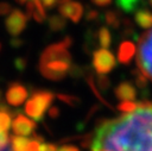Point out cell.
Returning a JSON list of instances; mask_svg holds the SVG:
<instances>
[{"label":"cell","instance_id":"obj_1","mask_svg":"<svg viewBox=\"0 0 152 151\" xmlns=\"http://www.w3.org/2000/svg\"><path fill=\"white\" fill-rule=\"evenodd\" d=\"M137 103L134 112L106 120L96 128L91 151H152V102Z\"/></svg>","mask_w":152,"mask_h":151},{"label":"cell","instance_id":"obj_2","mask_svg":"<svg viewBox=\"0 0 152 151\" xmlns=\"http://www.w3.org/2000/svg\"><path fill=\"white\" fill-rule=\"evenodd\" d=\"M55 97L56 94L50 90H34L25 103V113L34 121H42Z\"/></svg>","mask_w":152,"mask_h":151},{"label":"cell","instance_id":"obj_3","mask_svg":"<svg viewBox=\"0 0 152 151\" xmlns=\"http://www.w3.org/2000/svg\"><path fill=\"white\" fill-rule=\"evenodd\" d=\"M137 65L146 78L152 81V29L144 32L138 39Z\"/></svg>","mask_w":152,"mask_h":151},{"label":"cell","instance_id":"obj_4","mask_svg":"<svg viewBox=\"0 0 152 151\" xmlns=\"http://www.w3.org/2000/svg\"><path fill=\"white\" fill-rule=\"evenodd\" d=\"M71 61H64V59H55L49 61L45 63H39V73L50 81H61L63 80L66 74L70 71L71 68Z\"/></svg>","mask_w":152,"mask_h":151},{"label":"cell","instance_id":"obj_5","mask_svg":"<svg viewBox=\"0 0 152 151\" xmlns=\"http://www.w3.org/2000/svg\"><path fill=\"white\" fill-rule=\"evenodd\" d=\"M93 67L97 74H108L116 67L114 55L108 49H97L93 54Z\"/></svg>","mask_w":152,"mask_h":151},{"label":"cell","instance_id":"obj_6","mask_svg":"<svg viewBox=\"0 0 152 151\" xmlns=\"http://www.w3.org/2000/svg\"><path fill=\"white\" fill-rule=\"evenodd\" d=\"M27 15L20 10H12L8 13V17L5 19L6 31L12 37H18L27 25Z\"/></svg>","mask_w":152,"mask_h":151},{"label":"cell","instance_id":"obj_7","mask_svg":"<svg viewBox=\"0 0 152 151\" xmlns=\"http://www.w3.org/2000/svg\"><path fill=\"white\" fill-rule=\"evenodd\" d=\"M58 11L61 15L70 19L72 23H78L83 15V5L74 0H59Z\"/></svg>","mask_w":152,"mask_h":151},{"label":"cell","instance_id":"obj_8","mask_svg":"<svg viewBox=\"0 0 152 151\" xmlns=\"http://www.w3.org/2000/svg\"><path fill=\"white\" fill-rule=\"evenodd\" d=\"M28 96L27 88L20 82H11L6 90V101L13 107L20 106Z\"/></svg>","mask_w":152,"mask_h":151},{"label":"cell","instance_id":"obj_9","mask_svg":"<svg viewBox=\"0 0 152 151\" xmlns=\"http://www.w3.org/2000/svg\"><path fill=\"white\" fill-rule=\"evenodd\" d=\"M36 121L31 120L28 118H26L25 115H23L21 113H18L15 115V118L12 121V131L15 136H23V137H27L31 136L36 128Z\"/></svg>","mask_w":152,"mask_h":151},{"label":"cell","instance_id":"obj_10","mask_svg":"<svg viewBox=\"0 0 152 151\" xmlns=\"http://www.w3.org/2000/svg\"><path fill=\"white\" fill-rule=\"evenodd\" d=\"M115 96L121 101H133L137 99L138 93L135 86L129 81H122L114 88Z\"/></svg>","mask_w":152,"mask_h":151},{"label":"cell","instance_id":"obj_11","mask_svg":"<svg viewBox=\"0 0 152 151\" xmlns=\"http://www.w3.org/2000/svg\"><path fill=\"white\" fill-rule=\"evenodd\" d=\"M44 8L45 7L43 6V4L39 0L28 1L26 4V15H27V18H31L32 17L37 23L42 24V23H44L48 19Z\"/></svg>","mask_w":152,"mask_h":151},{"label":"cell","instance_id":"obj_12","mask_svg":"<svg viewBox=\"0 0 152 151\" xmlns=\"http://www.w3.org/2000/svg\"><path fill=\"white\" fill-rule=\"evenodd\" d=\"M135 52H137V49L134 43L131 40H124L120 43L118 49V59L121 64H129Z\"/></svg>","mask_w":152,"mask_h":151},{"label":"cell","instance_id":"obj_13","mask_svg":"<svg viewBox=\"0 0 152 151\" xmlns=\"http://www.w3.org/2000/svg\"><path fill=\"white\" fill-rule=\"evenodd\" d=\"M134 21L141 29H152V12L147 8H139L134 12Z\"/></svg>","mask_w":152,"mask_h":151},{"label":"cell","instance_id":"obj_14","mask_svg":"<svg viewBox=\"0 0 152 151\" xmlns=\"http://www.w3.org/2000/svg\"><path fill=\"white\" fill-rule=\"evenodd\" d=\"M102 17H103L104 23L108 26H110L113 29H120L121 21H122V17H121L120 12H118L116 10H107Z\"/></svg>","mask_w":152,"mask_h":151},{"label":"cell","instance_id":"obj_15","mask_svg":"<svg viewBox=\"0 0 152 151\" xmlns=\"http://www.w3.org/2000/svg\"><path fill=\"white\" fill-rule=\"evenodd\" d=\"M115 2L120 11L126 13H133L144 5V0H115Z\"/></svg>","mask_w":152,"mask_h":151},{"label":"cell","instance_id":"obj_16","mask_svg":"<svg viewBox=\"0 0 152 151\" xmlns=\"http://www.w3.org/2000/svg\"><path fill=\"white\" fill-rule=\"evenodd\" d=\"M48 26L52 32H59L63 31L66 27V18H64L63 15H57L53 14L51 17H49L48 19Z\"/></svg>","mask_w":152,"mask_h":151},{"label":"cell","instance_id":"obj_17","mask_svg":"<svg viewBox=\"0 0 152 151\" xmlns=\"http://www.w3.org/2000/svg\"><path fill=\"white\" fill-rule=\"evenodd\" d=\"M8 106L0 105V130L2 132H7L12 125V115Z\"/></svg>","mask_w":152,"mask_h":151},{"label":"cell","instance_id":"obj_18","mask_svg":"<svg viewBox=\"0 0 152 151\" xmlns=\"http://www.w3.org/2000/svg\"><path fill=\"white\" fill-rule=\"evenodd\" d=\"M96 38L99 44L104 49L109 48L112 44V33L106 26H102L99 29V31L96 32Z\"/></svg>","mask_w":152,"mask_h":151},{"label":"cell","instance_id":"obj_19","mask_svg":"<svg viewBox=\"0 0 152 151\" xmlns=\"http://www.w3.org/2000/svg\"><path fill=\"white\" fill-rule=\"evenodd\" d=\"M11 141V150L10 151H27V143L28 139L23 136H12L10 138Z\"/></svg>","mask_w":152,"mask_h":151},{"label":"cell","instance_id":"obj_20","mask_svg":"<svg viewBox=\"0 0 152 151\" xmlns=\"http://www.w3.org/2000/svg\"><path fill=\"white\" fill-rule=\"evenodd\" d=\"M132 75L134 76V86L138 87L141 92H146L147 90V78L146 76L139 70V69H134L132 70Z\"/></svg>","mask_w":152,"mask_h":151},{"label":"cell","instance_id":"obj_21","mask_svg":"<svg viewBox=\"0 0 152 151\" xmlns=\"http://www.w3.org/2000/svg\"><path fill=\"white\" fill-rule=\"evenodd\" d=\"M31 136L32 138L28 139L27 143V151H42V145L44 143L43 137L38 136L37 133H32Z\"/></svg>","mask_w":152,"mask_h":151},{"label":"cell","instance_id":"obj_22","mask_svg":"<svg viewBox=\"0 0 152 151\" xmlns=\"http://www.w3.org/2000/svg\"><path fill=\"white\" fill-rule=\"evenodd\" d=\"M56 97H57L58 100H61L62 102L68 103V105L71 106V107H78V106L81 105L80 97H77V96H75V95H69V94L58 93V94H56Z\"/></svg>","mask_w":152,"mask_h":151},{"label":"cell","instance_id":"obj_23","mask_svg":"<svg viewBox=\"0 0 152 151\" xmlns=\"http://www.w3.org/2000/svg\"><path fill=\"white\" fill-rule=\"evenodd\" d=\"M95 78V84H96V87H99L100 88V90H102V92H107L108 89H109V87H110V80H109V77H107L104 74H99L96 77H94ZM97 88V89H99Z\"/></svg>","mask_w":152,"mask_h":151},{"label":"cell","instance_id":"obj_24","mask_svg":"<svg viewBox=\"0 0 152 151\" xmlns=\"http://www.w3.org/2000/svg\"><path fill=\"white\" fill-rule=\"evenodd\" d=\"M121 25H122V34L124 36H131V37L135 36V27H134L133 23L131 21V19L122 18Z\"/></svg>","mask_w":152,"mask_h":151},{"label":"cell","instance_id":"obj_25","mask_svg":"<svg viewBox=\"0 0 152 151\" xmlns=\"http://www.w3.org/2000/svg\"><path fill=\"white\" fill-rule=\"evenodd\" d=\"M138 108V103L133 101H121L118 105V109L124 113H132Z\"/></svg>","mask_w":152,"mask_h":151},{"label":"cell","instance_id":"obj_26","mask_svg":"<svg viewBox=\"0 0 152 151\" xmlns=\"http://www.w3.org/2000/svg\"><path fill=\"white\" fill-rule=\"evenodd\" d=\"M100 17H101V15H100L99 11L93 10V8H89V10L87 11V13H86V19H87V20H89V21L99 20V18H100Z\"/></svg>","mask_w":152,"mask_h":151},{"label":"cell","instance_id":"obj_27","mask_svg":"<svg viewBox=\"0 0 152 151\" xmlns=\"http://www.w3.org/2000/svg\"><path fill=\"white\" fill-rule=\"evenodd\" d=\"M10 138L11 137H8L7 132H1L0 133V151L5 150L7 147V145L10 143Z\"/></svg>","mask_w":152,"mask_h":151},{"label":"cell","instance_id":"obj_28","mask_svg":"<svg viewBox=\"0 0 152 151\" xmlns=\"http://www.w3.org/2000/svg\"><path fill=\"white\" fill-rule=\"evenodd\" d=\"M12 11V6L8 2L0 1V15H6Z\"/></svg>","mask_w":152,"mask_h":151},{"label":"cell","instance_id":"obj_29","mask_svg":"<svg viewBox=\"0 0 152 151\" xmlns=\"http://www.w3.org/2000/svg\"><path fill=\"white\" fill-rule=\"evenodd\" d=\"M26 64H27V62H26V59L25 58H17L15 61H14V65H15V68L18 69V70H20V71H23L25 68H26Z\"/></svg>","mask_w":152,"mask_h":151},{"label":"cell","instance_id":"obj_30","mask_svg":"<svg viewBox=\"0 0 152 151\" xmlns=\"http://www.w3.org/2000/svg\"><path fill=\"white\" fill-rule=\"evenodd\" d=\"M59 113H61V111H59V108H58L57 106H51V107L48 109V114H49V117H50L51 119L58 118V117H59Z\"/></svg>","mask_w":152,"mask_h":151},{"label":"cell","instance_id":"obj_31","mask_svg":"<svg viewBox=\"0 0 152 151\" xmlns=\"http://www.w3.org/2000/svg\"><path fill=\"white\" fill-rule=\"evenodd\" d=\"M58 2H59V0H43V6L45 7V8H48V10H51V8H53V7H56L57 5H58Z\"/></svg>","mask_w":152,"mask_h":151},{"label":"cell","instance_id":"obj_32","mask_svg":"<svg viewBox=\"0 0 152 151\" xmlns=\"http://www.w3.org/2000/svg\"><path fill=\"white\" fill-rule=\"evenodd\" d=\"M58 147L56 144L52 143H43L42 145V151H57Z\"/></svg>","mask_w":152,"mask_h":151},{"label":"cell","instance_id":"obj_33","mask_svg":"<svg viewBox=\"0 0 152 151\" xmlns=\"http://www.w3.org/2000/svg\"><path fill=\"white\" fill-rule=\"evenodd\" d=\"M57 151H80V149L75 145H62Z\"/></svg>","mask_w":152,"mask_h":151},{"label":"cell","instance_id":"obj_34","mask_svg":"<svg viewBox=\"0 0 152 151\" xmlns=\"http://www.w3.org/2000/svg\"><path fill=\"white\" fill-rule=\"evenodd\" d=\"M113 0H91L93 4H95L96 6H100V7H104V6H108L112 4Z\"/></svg>","mask_w":152,"mask_h":151},{"label":"cell","instance_id":"obj_35","mask_svg":"<svg viewBox=\"0 0 152 151\" xmlns=\"http://www.w3.org/2000/svg\"><path fill=\"white\" fill-rule=\"evenodd\" d=\"M18 4H20V5H24V4H26L27 1H32V0H15Z\"/></svg>","mask_w":152,"mask_h":151},{"label":"cell","instance_id":"obj_36","mask_svg":"<svg viewBox=\"0 0 152 151\" xmlns=\"http://www.w3.org/2000/svg\"><path fill=\"white\" fill-rule=\"evenodd\" d=\"M0 51H1V43H0Z\"/></svg>","mask_w":152,"mask_h":151},{"label":"cell","instance_id":"obj_37","mask_svg":"<svg viewBox=\"0 0 152 151\" xmlns=\"http://www.w3.org/2000/svg\"><path fill=\"white\" fill-rule=\"evenodd\" d=\"M150 2H151V5H152V0H150Z\"/></svg>","mask_w":152,"mask_h":151},{"label":"cell","instance_id":"obj_38","mask_svg":"<svg viewBox=\"0 0 152 151\" xmlns=\"http://www.w3.org/2000/svg\"><path fill=\"white\" fill-rule=\"evenodd\" d=\"M0 96H1V93H0Z\"/></svg>","mask_w":152,"mask_h":151}]
</instances>
